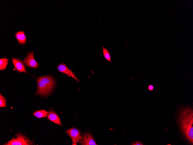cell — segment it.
Instances as JSON below:
<instances>
[{"label": "cell", "mask_w": 193, "mask_h": 145, "mask_svg": "<svg viewBox=\"0 0 193 145\" xmlns=\"http://www.w3.org/2000/svg\"><path fill=\"white\" fill-rule=\"evenodd\" d=\"M179 122L181 131L187 140L192 145L193 143V111L185 108L181 111Z\"/></svg>", "instance_id": "1"}, {"label": "cell", "mask_w": 193, "mask_h": 145, "mask_svg": "<svg viewBox=\"0 0 193 145\" xmlns=\"http://www.w3.org/2000/svg\"><path fill=\"white\" fill-rule=\"evenodd\" d=\"M38 89L35 95L45 96L50 94L55 85L53 78L50 76L40 77L37 80Z\"/></svg>", "instance_id": "2"}, {"label": "cell", "mask_w": 193, "mask_h": 145, "mask_svg": "<svg viewBox=\"0 0 193 145\" xmlns=\"http://www.w3.org/2000/svg\"><path fill=\"white\" fill-rule=\"evenodd\" d=\"M32 141L25 135L21 133L17 134L15 137L13 138L4 145H33Z\"/></svg>", "instance_id": "3"}, {"label": "cell", "mask_w": 193, "mask_h": 145, "mask_svg": "<svg viewBox=\"0 0 193 145\" xmlns=\"http://www.w3.org/2000/svg\"><path fill=\"white\" fill-rule=\"evenodd\" d=\"M83 145H97L91 134L88 132L83 133L79 142Z\"/></svg>", "instance_id": "4"}, {"label": "cell", "mask_w": 193, "mask_h": 145, "mask_svg": "<svg viewBox=\"0 0 193 145\" xmlns=\"http://www.w3.org/2000/svg\"><path fill=\"white\" fill-rule=\"evenodd\" d=\"M24 62L28 67L37 68L38 66V63L34 57V53L31 52L28 54L27 57L24 59Z\"/></svg>", "instance_id": "5"}, {"label": "cell", "mask_w": 193, "mask_h": 145, "mask_svg": "<svg viewBox=\"0 0 193 145\" xmlns=\"http://www.w3.org/2000/svg\"><path fill=\"white\" fill-rule=\"evenodd\" d=\"M57 68L59 72L64 73L67 75L71 77L78 82L79 81V79L75 76L74 73L68 68L65 63H62L58 65Z\"/></svg>", "instance_id": "6"}, {"label": "cell", "mask_w": 193, "mask_h": 145, "mask_svg": "<svg viewBox=\"0 0 193 145\" xmlns=\"http://www.w3.org/2000/svg\"><path fill=\"white\" fill-rule=\"evenodd\" d=\"M66 133L69 135L72 139L73 142L77 143L79 141L81 135L80 131L75 128H71L68 129Z\"/></svg>", "instance_id": "7"}, {"label": "cell", "mask_w": 193, "mask_h": 145, "mask_svg": "<svg viewBox=\"0 0 193 145\" xmlns=\"http://www.w3.org/2000/svg\"><path fill=\"white\" fill-rule=\"evenodd\" d=\"M13 64L17 71L20 72H25L28 73L24 67L23 62L20 59L12 58Z\"/></svg>", "instance_id": "8"}, {"label": "cell", "mask_w": 193, "mask_h": 145, "mask_svg": "<svg viewBox=\"0 0 193 145\" xmlns=\"http://www.w3.org/2000/svg\"><path fill=\"white\" fill-rule=\"evenodd\" d=\"M47 118L50 120L57 124L62 125L59 117L53 110L49 112L47 115Z\"/></svg>", "instance_id": "9"}, {"label": "cell", "mask_w": 193, "mask_h": 145, "mask_svg": "<svg viewBox=\"0 0 193 145\" xmlns=\"http://www.w3.org/2000/svg\"><path fill=\"white\" fill-rule=\"evenodd\" d=\"M15 36L20 44H24L25 43L26 37L23 32H18L15 34Z\"/></svg>", "instance_id": "10"}, {"label": "cell", "mask_w": 193, "mask_h": 145, "mask_svg": "<svg viewBox=\"0 0 193 145\" xmlns=\"http://www.w3.org/2000/svg\"><path fill=\"white\" fill-rule=\"evenodd\" d=\"M45 110H40L35 112L34 115L38 118H42L46 117L49 113Z\"/></svg>", "instance_id": "11"}, {"label": "cell", "mask_w": 193, "mask_h": 145, "mask_svg": "<svg viewBox=\"0 0 193 145\" xmlns=\"http://www.w3.org/2000/svg\"><path fill=\"white\" fill-rule=\"evenodd\" d=\"M8 60L6 58H1L0 59V70H4L6 68Z\"/></svg>", "instance_id": "12"}, {"label": "cell", "mask_w": 193, "mask_h": 145, "mask_svg": "<svg viewBox=\"0 0 193 145\" xmlns=\"http://www.w3.org/2000/svg\"><path fill=\"white\" fill-rule=\"evenodd\" d=\"M102 49L104 57L107 60L111 63V57L108 49L104 47H103Z\"/></svg>", "instance_id": "13"}, {"label": "cell", "mask_w": 193, "mask_h": 145, "mask_svg": "<svg viewBox=\"0 0 193 145\" xmlns=\"http://www.w3.org/2000/svg\"><path fill=\"white\" fill-rule=\"evenodd\" d=\"M6 99L3 97L1 93L0 94V107H5L7 106L6 104Z\"/></svg>", "instance_id": "14"}, {"label": "cell", "mask_w": 193, "mask_h": 145, "mask_svg": "<svg viewBox=\"0 0 193 145\" xmlns=\"http://www.w3.org/2000/svg\"><path fill=\"white\" fill-rule=\"evenodd\" d=\"M132 145H143V144L140 142L138 141L135 142H133L131 144Z\"/></svg>", "instance_id": "15"}, {"label": "cell", "mask_w": 193, "mask_h": 145, "mask_svg": "<svg viewBox=\"0 0 193 145\" xmlns=\"http://www.w3.org/2000/svg\"><path fill=\"white\" fill-rule=\"evenodd\" d=\"M148 89L149 90L152 91L153 89V87L152 85H150L149 86Z\"/></svg>", "instance_id": "16"}]
</instances>
